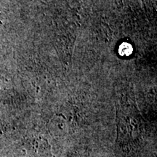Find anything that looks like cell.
Listing matches in <instances>:
<instances>
[{
  "mask_svg": "<svg viewBox=\"0 0 157 157\" xmlns=\"http://www.w3.org/2000/svg\"><path fill=\"white\" fill-rule=\"evenodd\" d=\"M132 52V48L129 44L127 43H124L121 45L119 48V53L121 56H129Z\"/></svg>",
  "mask_w": 157,
  "mask_h": 157,
  "instance_id": "1",
  "label": "cell"
}]
</instances>
